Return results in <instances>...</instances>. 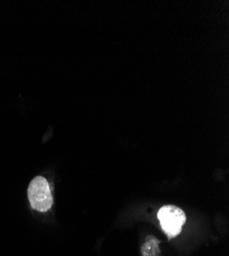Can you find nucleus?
Segmentation results:
<instances>
[{"mask_svg": "<svg viewBox=\"0 0 229 256\" xmlns=\"http://www.w3.org/2000/svg\"><path fill=\"white\" fill-rule=\"evenodd\" d=\"M157 218L160 222L161 228L168 234L169 238L175 237L182 230L186 222L184 211L174 205H166L159 209Z\"/></svg>", "mask_w": 229, "mask_h": 256, "instance_id": "nucleus-2", "label": "nucleus"}, {"mask_svg": "<svg viewBox=\"0 0 229 256\" xmlns=\"http://www.w3.org/2000/svg\"><path fill=\"white\" fill-rule=\"evenodd\" d=\"M28 198L33 209L46 212L52 208L53 196L48 180L43 176L35 178L28 188Z\"/></svg>", "mask_w": 229, "mask_h": 256, "instance_id": "nucleus-1", "label": "nucleus"}]
</instances>
